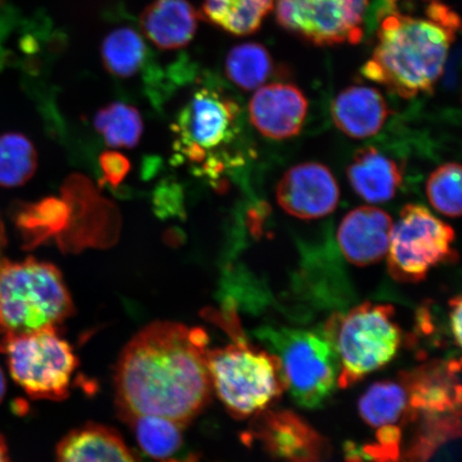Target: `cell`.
<instances>
[{
  "label": "cell",
  "mask_w": 462,
  "mask_h": 462,
  "mask_svg": "<svg viewBox=\"0 0 462 462\" xmlns=\"http://www.w3.org/2000/svg\"><path fill=\"white\" fill-rule=\"evenodd\" d=\"M208 346L205 330L177 322H153L138 332L116 368L121 419L153 415L186 427L210 401Z\"/></svg>",
  "instance_id": "1"
},
{
  "label": "cell",
  "mask_w": 462,
  "mask_h": 462,
  "mask_svg": "<svg viewBox=\"0 0 462 462\" xmlns=\"http://www.w3.org/2000/svg\"><path fill=\"white\" fill-rule=\"evenodd\" d=\"M459 26V17L440 4H432L424 17L386 11L361 72L404 99L427 94L441 78Z\"/></svg>",
  "instance_id": "2"
},
{
  "label": "cell",
  "mask_w": 462,
  "mask_h": 462,
  "mask_svg": "<svg viewBox=\"0 0 462 462\" xmlns=\"http://www.w3.org/2000/svg\"><path fill=\"white\" fill-rule=\"evenodd\" d=\"M60 270L28 258L0 259V333L24 334L58 328L74 314Z\"/></svg>",
  "instance_id": "3"
},
{
  "label": "cell",
  "mask_w": 462,
  "mask_h": 462,
  "mask_svg": "<svg viewBox=\"0 0 462 462\" xmlns=\"http://www.w3.org/2000/svg\"><path fill=\"white\" fill-rule=\"evenodd\" d=\"M255 335L276 357L285 390L300 407H320L333 394L337 386L339 362L326 326H265L258 328Z\"/></svg>",
  "instance_id": "4"
},
{
  "label": "cell",
  "mask_w": 462,
  "mask_h": 462,
  "mask_svg": "<svg viewBox=\"0 0 462 462\" xmlns=\"http://www.w3.org/2000/svg\"><path fill=\"white\" fill-rule=\"evenodd\" d=\"M207 364L212 390L235 418L263 411L285 390L276 357L241 335L233 344L208 350Z\"/></svg>",
  "instance_id": "5"
},
{
  "label": "cell",
  "mask_w": 462,
  "mask_h": 462,
  "mask_svg": "<svg viewBox=\"0 0 462 462\" xmlns=\"http://www.w3.org/2000/svg\"><path fill=\"white\" fill-rule=\"evenodd\" d=\"M339 362L337 385L346 388L390 363L402 344L391 305L363 303L326 325Z\"/></svg>",
  "instance_id": "6"
},
{
  "label": "cell",
  "mask_w": 462,
  "mask_h": 462,
  "mask_svg": "<svg viewBox=\"0 0 462 462\" xmlns=\"http://www.w3.org/2000/svg\"><path fill=\"white\" fill-rule=\"evenodd\" d=\"M0 351L10 374L34 400H66L79 366L78 356L58 328L24 334H5Z\"/></svg>",
  "instance_id": "7"
},
{
  "label": "cell",
  "mask_w": 462,
  "mask_h": 462,
  "mask_svg": "<svg viewBox=\"0 0 462 462\" xmlns=\"http://www.w3.org/2000/svg\"><path fill=\"white\" fill-rule=\"evenodd\" d=\"M455 231L427 208L409 204L393 225L389 273L396 281L418 282L439 264L457 259Z\"/></svg>",
  "instance_id": "8"
},
{
  "label": "cell",
  "mask_w": 462,
  "mask_h": 462,
  "mask_svg": "<svg viewBox=\"0 0 462 462\" xmlns=\"http://www.w3.org/2000/svg\"><path fill=\"white\" fill-rule=\"evenodd\" d=\"M240 107L213 87L196 90L172 125L178 155L189 163L204 165L217 157L238 133Z\"/></svg>",
  "instance_id": "9"
},
{
  "label": "cell",
  "mask_w": 462,
  "mask_h": 462,
  "mask_svg": "<svg viewBox=\"0 0 462 462\" xmlns=\"http://www.w3.org/2000/svg\"><path fill=\"white\" fill-rule=\"evenodd\" d=\"M369 0H275L277 22L317 45L356 44Z\"/></svg>",
  "instance_id": "10"
},
{
  "label": "cell",
  "mask_w": 462,
  "mask_h": 462,
  "mask_svg": "<svg viewBox=\"0 0 462 462\" xmlns=\"http://www.w3.org/2000/svg\"><path fill=\"white\" fill-rule=\"evenodd\" d=\"M61 193L70 209L68 227L56 238L63 253H79L88 247L107 248L117 242V207L103 199L88 178L72 175L63 183Z\"/></svg>",
  "instance_id": "11"
},
{
  "label": "cell",
  "mask_w": 462,
  "mask_h": 462,
  "mask_svg": "<svg viewBox=\"0 0 462 462\" xmlns=\"http://www.w3.org/2000/svg\"><path fill=\"white\" fill-rule=\"evenodd\" d=\"M282 209L301 219H316L337 209L339 188L327 166L303 163L291 167L276 189Z\"/></svg>",
  "instance_id": "12"
},
{
  "label": "cell",
  "mask_w": 462,
  "mask_h": 462,
  "mask_svg": "<svg viewBox=\"0 0 462 462\" xmlns=\"http://www.w3.org/2000/svg\"><path fill=\"white\" fill-rule=\"evenodd\" d=\"M308 111L309 102L303 92L286 83L259 87L248 107L253 125L263 136L275 141L297 136Z\"/></svg>",
  "instance_id": "13"
},
{
  "label": "cell",
  "mask_w": 462,
  "mask_h": 462,
  "mask_svg": "<svg viewBox=\"0 0 462 462\" xmlns=\"http://www.w3.org/2000/svg\"><path fill=\"white\" fill-rule=\"evenodd\" d=\"M393 225L389 213L377 207L356 208L339 225L340 251L357 267L377 263L389 252Z\"/></svg>",
  "instance_id": "14"
},
{
  "label": "cell",
  "mask_w": 462,
  "mask_h": 462,
  "mask_svg": "<svg viewBox=\"0 0 462 462\" xmlns=\"http://www.w3.org/2000/svg\"><path fill=\"white\" fill-rule=\"evenodd\" d=\"M331 114L335 125L345 135L365 140L383 130L390 108L383 96L373 87L351 86L335 97Z\"/></svg>",
  "instance_id": "15"
},
{
  "label": "cell",
  "mask_w": 462,
  "mask_h": 462,
  "mask_svg": "<svg viewBox=\"0 0 462 462\" xmlns=\"http://www.w3.org/2000/svg\"><path fill=\"white\" fill-rule=\"evenodd\" d=\"M200 14L188 0H154L143 11V36L157 48L175 51L189 44L198 32Z\"/></svg>",
  "instance_id": "16"
},
{
  "label": "cell",
  "mask_w": 462,
  "mask_h": 462,
  "mask_svg": "<svg viewBox=\"0 0 462 462\" xmlns=\"http://www.w3.org/2000/svg\"><path fill=\"white\" fill-rule=\"evenodd\" d=\"M56 462H140L123 438L108 427L87 424L72 430L57 448Z\"/></svg>",
  "instance_id": "17"
},
{
  "label": "cell",
  "mask_w": 462,
  "mask_h": 462,
  "mask_svg": "<svg viewBox=\"0 0 462 462\" xmlns=\"http://www.w3.org/2000/svg\"><path fill=\"white\" fill-rule=\"evenodd\" d=\"M359 411L364 421L377 431L401 430L402 421L415 413L410 375L369 386L360 398Z\"/></svg>",
  "instance_id": "18"
},
{
  "label": "cell",
  "mask_w": 462,
  "mask_h": 462,
  "mask_svg": "<svg viewBox=\"0 0 462 462\" xmlns=\"http://www.w3.org/2000/svg\"><path fill=\"white\" fill-rule=\"evenodd\" d=\"M346 176L355 192L373 204L394 198L402 181L400 165L374 147L363 148L356 153Z\"/></svg>",
  "instance_id": "19"
},
{
  "label": "cell",
  "mask_w": 462,
  "mask_h": 462,
  "mask_svg": "<svg viewBox=\"0 0 462 462\" xmlns=\"http://www.w3.org/2000/svg\"><path fill=\"white\" fill-rule=\"evenodd\" d=\"M267 417H264L260 438L275 455L292 462L317 459L321 446L313 430L288 412L269 413Z\"/></svg>",
  "instance_id": "20"
},
{
  "label": "cell",
  "mask_w": 462,
  "mask_h": 462,
  "mask_svg": "<svg viewBox=\"0 0 462 462\" xmlns=\"http://www.w3.org/2000/svg\"><path fill=\"white\" fill-rule=\"evenodd\" d=\"M14 219L22 236L23 247L32 250L53 236L57 238L66 230L70 209L62 199L46 198L34 204L17 207Z\"/></svg>",
  "instance_id": "21"
},
{
  "label": "cell",
  "mask_w": 462,
  "mask_h": 462,
  "mask_svg": "<svg viewBox=\"0 0 462 462\" xmlns=\"http://www.w3.org/2000/svg\"><path fill=\"white\" fill-rule=\"evenodd\" d=\"M274 5L275 0H204L202 14L223 31L247 36L258 31Z\"/></svg>",
  "instance_id": "22"
},
{
  "label": "cell",
  "mask_w": 462,
  "mask_h": 462,
  "mask_svg": "<svg viewBox=\"0 0 462 462\" xmlns=\"http://www.w3.org/2000/svg\"><path fill=\"white\" fill-rule=\"evenodd\" d=\"M101 55L104 68L113 77L131 79L146 66L149 51L135 28L121 26L113 29L103 39Z\"/></svg>",
  "instance_id": "23"
},
{
  "label": "cell",
  "mask_w": 462,
  "mask_h": 462,
  "mask_svg": "<svg viewBox=\"0 0 462 462\" xmlns=\"http://www.w3.org/2000/svg\"><path fill=\"white\" fill-rule=\"evenodd\" d=\"M95 128L108 147L131 149L140 143L143 123L140 111L123 102L104 106L95 116Z\"/></svg>",
  "instance_id": "24"
},
{
  "label": "cell",
  "mask_w": 462,
  "mask_h": 462,
  "mask_svg": "<svg viewBox=\"0 0 462 462\" xmlns=\"http://www.w3.org/2000/svg\"><path fill=\"white\" fill-rule=\"evenodd\" d=\"M273 70V58L268 50L258 43L235 46L225 60V73L231 83L246 91L263 86Z\"/></svg>",
  "instance_id": "25"
},
{
  "label": "cell",
  "mask_w": 462,
  "mask_h": 462,
  "mask_svg": "<svg viewBox=\"0 0 462 462\" xmlns=\"http://www.w3.org/2000/svg\"><path fill=\"white\" fill-rule=\"evenodd\" d=\"M38 167L33 143L21 133L0 136V187L17 188L31 180Z\"/></svg>",
  "instance_id": "26"
},
{
  "label": "cell",
  "mask_w": 462,
  "mask_h": 462,
  "mask_svg": "<svg viewBox=\"0 0 462 462\" xmlns=\"http://www.w3.org/2000/svg\"><path fill=\"white\" fill-rule=\"evenodd\" d=\"M143 452L157 460L171 458L181 448L184 427L171 420L140 415L128 420Z\"/></svg>",
  "instance_id": "27"
},
{
  "label": "cell",
  "mask_w": 462,
  "mask_h": 462,
  "mask_svg": "<svg viewBox=\"0 0 462 462\" xmlns=\"http://www.w3.org/2000/svg\"><path fill=\"white\" fill-rule=\"evenodd\" d=\"M427 199L441 215L459 217L461 215V166L448 163L438 167L427 180Z\"/></svg>",
  "instance_id": "28"
},
{
  "label": "cell",
  "mask_w": 462,
  "mask_h": 462,
  "mask_svg": "<svg viewBox=\"0 0 462 462\" xmlns=\"http://www.w3.org/2000/svg\"><path fill=\"white\" fill-rule=\"evenodd\" d=\"M99 163L103 182L117 189L129 175L131 163L125 155L117 152H106L100 155Z\"/></svg>",
  "instance_id": "29"
},
{
  "label": "cell",
  "mask_w": 462,
  "mask_h": 462,
  "mask_svg": "<svg viewBox=\"0 0 462 462\" xmlns=\"http://www.w3.org/2000/svg\"><path fill=\"white\" fill-rule=\"evenodd\" d=\"M448 325L455 345L461 344V298H454L449 303Z\"/></svg>",
  "instance_id": "30"
},
{
  "label": "cell",
  "mask_w": 462,
  "mask_h": 462,
  "mask_svg": "<svg viewBox=\"0 0 462 462\" xmlns=\"http://www.w3.org/2000/svg\"><path fill=\"white\" fill-rule=\"evenodd\" d=\"M7 245V236H5V229L2 217H0V259L3 258V254Z\"/></svg>",
  "instance_id": "31"
},
{
  "label": "cell",
  "mask_w": 462,
  "mask_h": 462,
  "mask_svg": "<svg viewBox=\"0 0 462 462\" xmlns=\"http://www.w3.org/2000/svg\"><path fill=\"white\" fill-rule=\"evenodd\" d=\"M0 462H11L7 446H5V442L2 436H0Z\"/></svg>",
  "instance_id": "32"
},
{
  "label": "cell",
  "mask_w": 462,
  "mask_h": 462,
  "mask_svg": "<svg viewBox=\"0 0 462 462\" xmlns=\"http://www.w3.org/2000/svg\"><path fill=\"white\" fill-rule=\"evenodd\" d=\"M5 393V375L2 372V369H0V402L3 401Z\"/></svg>",
  "instance_id": "33"
},
{
  "label": "cell",
  "mask_w": 462,
  "mask_h": 462,
  "mask_svg": "<svg viewBox=\"0 0 462 462\" xmlns=\"http://www.w3.org/2000/svg\"><path fill=\"white\" fill-rule=\"evenodd\" d=\"M159 462H198V459H196L194 456H190V457L182 460L167 458L164 460H160Z\"/></svg>",
  "instance_id": "34"
}]
</instances>
